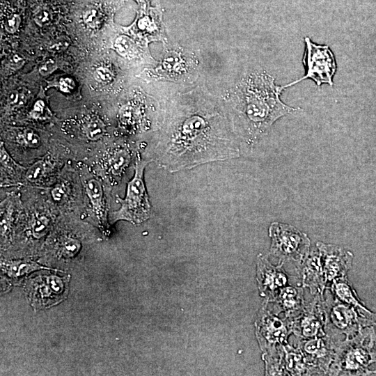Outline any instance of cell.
Wrapping results in <instances>:
<instances>
[{
	"label": "cell",
	"instance_id": "836d02e7",
	"mask_svg": "<svg viewBox=\"0 0 376 376\" xmlns=\"http://www.w3.org/2000/svg\"><path fill=\"white\" fill-rule=\"evenodd\" d=\"M21 97L22 95L19 94L17 91H12L8 95V102L11 105H16L17 104H19L22 99Z\"/></svg>",
	"mask_w": 376,
	"mask_h": 376
},
{
	"label": "cell",
	"instance_id": "1f68e13d",
	"mask_svg": "<svg viewBox=\"0 0 376 376\" xmlns=\"http://www.w3.org/2000/svg\"><path fill=\"white\" fill-rule=\"evenodd\" d=\"M45 108V102L41 100H38L30 113L31 116L35 119L40 118L44 114Z\"/></svg>",
	"mask_w": 376,
	"mask_h": 376
},
{
	"label": "cell",
	"instance_id": "e0dca14e",
	"mask_svg": "<svg viewBox=\"0 0 376 376\" xmlns=\"http://www.w3.org/2000/svg\"><path fill=\"white\" fill-rule=\"evenodd\" d=\"M130 161L131 155L127 149H117L109 158V170L113 175H119L125 171Z\"/></svg>",
	"mask_w": 376,
	"mask_h": 376
},
{
	"label": "cell",
	"instance_id": "4fadbf2b",
	"mask_svg": "<svg viewBox=\"0 0 376 376\" xmlns=\"http://www.w3.org/2000/svg\"><path fill=\"white\" fill-rule=\"evenodd\" d=\"M330 318L333 324L343 333L349 334L355 327L353 310L343 304H334L331 309Z\"/></svg>",
	"mask_w": 376,
	"mask_h": 376
},
{
	"label": "cell",
	"instance_id": "5b68a950",
	"mask_svg": "<svg viewBox=\"0 0 376 376\" xmlns=\"http://www.w3.org/2000/svg\"><path fill=\"white\" fill-rule=\"evenodd\" d=\"M271 253L281 259L301 261L309 253L311 241L307 235L285 224L274 222L269 229Z\"/></svg>",
	"mask_w": 376,
	"mask_h": 376
},
{
	"label": "cell",
	"instance_id": "d4e9b609",
	"mask_svg": "<svg viewBox=\"0 0 376 376\" xmlns=\"http://www.w3.org/2000/svg\"><path fill=\"white\" fill-rule=\"evenodd\" d=\"M52 19V13L47 8L38 9L34 15V21L40 26H45L49 24Z\"/></svg>",
	"mask_w": 376,
	"mask_h": 376
},
{
	"label": "cell",
	"instance_id": "f546056e",
	"mask_svg": "<svg viewBox=\"0 0 376 376\" xmlns=\"http://www.w3.org/2000/svg\"><path fill=\"white\" fill-rule=\"evenodd\" d=\"M69 45L68 40L59 38L53 41L49 46L48 50L52 52H60L65 50Z\"/></svg>",
	"mask_w": 376,
	"mask_h": 376
},
{
	"label": "cell",
	"instance_id": "3957f363",
	"mask_svg": "<svg viewBox=\"0 0 376 376\" xmlns=\"http://www.w3.org/2000/svg\"><path fill=\"white\" fill-rule=\"evenodd\" d=\"M148 163L140 157L136 161L134 175L127 184L125 198L117 196L120 207L111 213V224L118 220L139 224L150 217L151 206L143 180L144 169Z\"/></svg>",
	"mask_w": 376,
	"mask_h": 376
},
{
	"label": "cell",
	"instance_id": "cb8c5ba5",
	"mask_svg": "<svg viewBox=\"0 0 376 376\" xmlns=\"http://www.w3.org/2000/svg\"><path fill=\"white\" fill-rule=\"evenodd\" d=\"M83 19L88 26L97 27L100 19V13L97 7L90 6L87 8L84 13Z\"/></svg>",
	"mask_w": 376,
	"mask_h": 376
},
{
	"label": "cell",
	"instance_id": "f1b7e54d",
	"mask_svg": "<svg viewBox=\"0 0 376 376\" xmlns=\"http://www.w3.org/2000/svg\"><path fill=\"white\" fill-rule=\"evenodd\" d=\"M56 68V63L53 59H47L41 63L39 67V72L46 76L52 73Z\"/></svg>",
	"mask_w": 376,
	"mask_h": 376
},
{
	"label": "cell",
	"instance_id": "44dd1931",
	"mask_svg": "<svg viewBox=\"0 0 376 376\" xmlns=\"http://www.w3.org/2000/svg\"><path fill=\"white\" fill-rule=\"evenodd\" d=\"M81 249V242L72 237L64 238L59 244L58 251L64 257H73Z\"/></svg>",
	"mask_w": 376,
	"mask_h": 376
},
{
	"label": "cell",
	"instance_id": "d6986e66",
	"mask_svg": "<svg viewBox=\"0 0 376 376\" xmlns=\"http://www.w3.org/2000/svg\"><path fill=\"white\" fill-rule=\"evenodd\" d=\"M16 141L26 148H37L41 144L39 135L33 130L25 129L16 136Z\"/></svg>",
	"mask_w": 376,
	"mask_h": 376
},
{
	"label": "cell",
	"instance_id": "9a60e30c",
	"mask_svg": "<svg viewBox=\"0 0 376 376\" xmlns=\"http://www.w3.org/2000/svg\"><path fill=\"white\" fill-rule=\"evenodd\" d=\"M267 327H264L263 333L265 334V338L270 344L278 343L280 345L287 344V338L289 333V329L280 320L274 317L267 319Z\"/></svg>",
	"mask_w": 376,
	"mask_h": 376
},
{
	"label": "cell",
	"instance_id": "277c9868",
	"mask_svg": "<svg viewBox=\"0 0 376 376\" xmlns=\"http://www.w3.org/2000/svg\"><path fill=\"white\" fill-rule=\"evenodd\" d=\"M305 52L303 64L306 69L304 76L285 86H292L306 79L313 80L318 86L324 84L334 85L333 78L337 70V64L333 52L327 45L314 43L308 37L304 38Z\"/></svg>",
	"mask_w": 376,
	"mask_h": 376
},
{
	"label": "cell",
	"instance_id": "ffe728a7",
	"mask_svg": "<svg viewBox=\"0 0 376 376\" xmlns=\"http://www.w3.org/2000/svg\"><path fill=\"white\" fill-rule=\"evenodd\" d=\"M84 130L88 139L96 141L103 136L105 132V126L100 119L94 118L86 123Z\"/></svg>",
	"mask_w": 376,
	"mask_h": 376
},
{
	"label": "cell",
	"instance_id": "4316f807",
	"mask_svg": "<svg viewBox=\"0 0 376 376\" xmlns=\"http://www.w3.org/2000/svg\"><path fill=\"white\" fill-rule=\"evenodd\" d=\"M94 79L102 84L109 83L112 79V74L106 68L100 67L97 68L93 72Z\"/></svg>",
	"mask_w": 376,
	"mask_h": 376
},
{
	"label": "cell",
	"instance_id": "4dcf8cb0",
	"mask_svg": "<svg viewBox=\"0 0 376 376\" xmlns=\"http://www.w3.org/2000/svg\"><path fill=\"white\" fill-rule=\"evenodd\" d=\"M51 196L56 202L59 203L63 201L65 197L64 186L62 185H57L54 187L51 191Z\"/></svg>",
	"mask_w": 376,
	"mask_h": 376
},
{
	"label": "cell",
	"instance_id": "ac0fdd59",
	"mask_svg": "<svg viewBox=\"0 0 376 376\" xmlns=\"http://www.w3.org/2000/svg\"><path fill=\"white\" fill-rule=\"evenodd\" d=\"M51 163L48 157H45L33 163L26 170L25 177L31 182H35L44 177L49 171Z\"/></svg>",
	"mask_w": 376,
	"mask_h": 376
},
{
	"label": "cell",
	"instance_id": "52a82bcc",
	"mask_svg": "<svg viewBox=\"0 0 376 376\" xmlns=\"http://www.w3.org/2000/svg\"><path fill=\"white\" fill-rule=\"evenodd\" d=\"M316 246L318 251L320 274L324 285L327 281L343 277L351 265L352 253L331 244L318 242Z\"/></svg>",
	"mask_w": 376,
	"mask_h": 376
},
{
	"label": "cell",
	"instance_id": "603a6c76",
	"mask_svg": "<svg viewBox=\"0 0 376 376\" xmlns=\"http://www.w3.org/2000/svg\"><path fill=\"white\" fill-rule=\"evenodd\" d=\"M49 219L45 216H40L35 219L32 224V233L36 238L44 236L48 230Z\"/></svg>",
	"mask_w": 376,
	"mask_h": 376
},
{
	"label": "cell",
	"instance_id": "ba28073f",
	"mask_svg": "<svg viewBox=\"0 0 376 376\" xmlns=\"http://www.w3.org/2000/svg\"><path fill=\"white\" fill-rule=\"evenodd\" d=\"M324 307L320 301H315L297 318L292 324L296 335L303 338H313L324 336Z\"/></svg>",
	"mask_w": 376,
	"mask_h": 376
},
{
	"label": "cell",
	"instance_id": "7c38bea8",
	"mask_svg": "<svg viewBox=\"0 0 376 376\" xmlns=\"http://www.w3.org/2000/svg\"><path fill=\"white\" fill-rule=\"evenodd\" d=\"M303 292L301 288L292 286L284 287L281 289L278 298L281 311L290 317L302 308Z\"/></svg>",
	"mask_w": 376,
	"mask_h": 376
},
{
	"label": "cell",
	"instance_id": "e575fe53",
	"mask_svg": "<svg viewBox=\"0 0 376 376\" xmlns=\"http://www.w3.org/2000/svg\"><path fill=\"white\" fill-rule=\"evenodd\" d=\"M74 88V83L72 79H65L61 81V89L63 91L68 92Z\"/></svg>",
	"mask_w": 376,
	"mask_h": 376
},
{
	"label": "cell",
	"instance_id": "8fae6325",
	"mask_svg": "<svg viewBox=\"0 0 376 376\" xmlns=\"http://www.w3.org/2000/svg\"><path fill=\"white\" fill-rule=\"evenodd\" d=\"M83 184L86 193L91 202L93 211L98 219L106 223V213L103 202V189L101 183L94 177H85Z\"/></svg>",
	"mask_w": 376,
	"mask_h": 376
},
{
	"label": "cell",
	"instance_id": "6da1fadb",
	"mask_svg": "<svg viewBox=\"0 0 376 376\" xmlns=\"http://www.w3.org/2000/svg\"><path fill=\"white\" fill-rule=\"evenodd\" d=\"M201 114L194 113L172 124L163 157L164 166L170 172L240 155L226 130L217 127L212 117Z\"/></svg>",
	"mask_w": 376,
	"mask_h": 376
},
{
	"label": "cell",
	"instance_id": "9c48e42d",
	"mask_svg": "<svg viewBox=\"0 0 376 376\" xmlns=\"http://www.w3.org/2000/svg\"><path fill=\"white\" fill-rule=\"evenodd\" d=\"M300 350L306 363L313 368L317 367L325 371L334 360V350L327 338L316 337L303 341Z\"/></svg>",
	"mask_w": 376,
	"mask_h": 376
},
{
	"label": "cell",
	"instance_id": "7a4b0ae2",
	"mask_svg": "<svg viewBox=\"0 0 376 376\" xmlns=\"http://www.w3.org/2000/svg\"><path fill=\"white\" fill-rule=\"evenodd\" d=\"M285 86H276L267 73L249 74L238 84L235 107L242 134L249 141L265 133L279 118L299 110L280 99Z\"/></svg>",
	"mask_w": 376,
	"mask_h": 376
},
{
	"label": "cell",
	"instance_id": "8992f818",
	"mask_svg": "<svg viewBox=\"0 0 376 376\" xmlns=\"http://www.w3.org/2000/svg\"><path fill=\"white\" fill-rule=\"evenodd\" d=\"M70 276L40 275L31 279L26 291L31 305L36 308H48L63 301L68 292Z\"/></svg>",
	"mask_w": 376,
	"mask_h": 376
},
{
	"label": "cell",
	"instance_id": "484cf974",
	"mask_svg": "<svg viewBox=\"0 0 376 376\" xmlns=\"http://www.w3.org/2000/svg\"><path fill=\"white\" fill-rule=\"evenodd\" d=\"M116 51L121 55H125L130 49L131 41L124 36L118 37L114 43Z\"/></svg>",
	"mask_w": 376,
	"mask_h": 376
},
{
	"label": "cell",
	"instance_id": "83f0119b",
	"mask_svg": "<svg viewBox=\"0 0 376 376\" xmlns=\"http://www.w3.org/2000/svg\"><path fill=\"white\" fill-rule=\"evenodd\" d=\"M21 23V17L19 14H12L8 17L5 22V29L9 33H15Z\"/></svg>",
	"mask_w": 376,
	"mask_h": 376
},
{
	"label": "cell",
	"instance_id": "30bf717a",
	"mask_svg": "<svg viewBox=\"0 0 376 376\" xmlns=\"http://www.w3.org/2000/svg\"><path fill=\"white\" fill-rule=\"evenodd\" d=\"M259 283L262 290L273 292L284 288L287 283V276L280 267L272 266L267 261L260 260L259 263Z\"/></svg>",
	"mask_w": 376,
	"mask_h": 376
},
{
	"label": "cell",
	"instance_id": "2e32d148",
	"mask_svg": "<svg viewBox=\"0 0 376 376\" xmlns=\"http://www.w3.org/2000/svg\"><path fill=\"white\" fill-rule=\"evenodd\" d=\"M46 269L34 261L18 260H8L1 263L2 270L12 278H17L31 272Z\"/></svg>",
	"mask_w": 376,
	"mask_h": 376
},
{
	"label": "cell",
	"instance_id": "7402d4cb",
	"mask_svg": "<svg viewBox=\"0 0 376 376\" xmlns=\"http://www.w3.org/2000/svg\"><path fill=\"white\" fill-rule=\"evenodd\" d=\"M0 159L1 168L8 172L11 173H20L22 170H24V168L17 164L10 157L8 152L6 151L4 145L1 142L0 146Z\"/></svg>",
	"mask_w": 376,
	"mask_h": 376
},
{
	"label": "cell",
	"instance_id": "d6a6232c",
	"mask_svg": "<svg viewBox=\"0 0 376 376\" xmlns=\"http://www.w3.org/2000/svg\"><path fill=\"white\" fill-rule=\"evenodd\" d=\"M24 63V58L18 54H13L8 58L9 66L14 70L20 68Z\"/></svg>",
	"mask_w": 376,
	"mask_h": 376
},
{
	"label": "cell",
	"instance_id": "5bb4252c",
	"mask_svg": "<svg viewBox=\"0 0 376 376\" xmlns=\"http://www.w3.org/2000/svg\"><path fill=\"white\" fill-rule=\"evenodd\" d=\"M285 351L284 365L291 375H308L311 367L306 361L300 349L295 350L290 346L284 347Z\"/></svg>",
	"mask_w": 376,
	"mask_h": 376
}]
</instances>
